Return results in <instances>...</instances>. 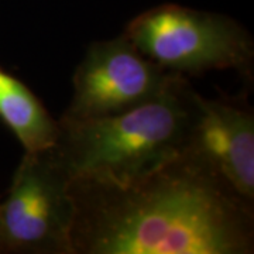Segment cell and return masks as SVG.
Listing matches in <instances>:
<instances>
[{
	"label": "cell",
	"mask_w": 254,
	"mask_h": 254,
	"mask_svg": "<svg viewBox=\"0 0 254 254\" xmlns=\"http://www.w3.org/2000/svg\"><path fill=\"white\" fill-rule=\"evenodd\" d=\"M73 254L253 253V203L190 147L125 185L71 180Z\"/></svg>",
	"instance_id": "6da1fadb"
},
{
	"label": "cell",
	"mask_w": 254,
	"mask_h": 254,
	"mask_svg": "<svg viewBox=\"0 0 254 254\" xmlns=\"http://www.w3.org/2000/svg\"><path fill=\"white\" fill-rule=\"evenodd\" d=\"M180 76L143 55L125 34L88 47L72 78L65 119L122 113L153 99Z\"/></svg>",
	"instance_id": "5b68a950"
},
{
	"label": "cell",
	"mask_w": 254,
	"mask_h": 254,
	"mask_svg": "<svg viewBox=\"0 0 254 254\" xmlns=\"http://www.w3.org/2000/svg\"><path fill=\"white\" fill-rule=\"evenodd\" d=\"M71 178L53 150L24 153L0 202V252L73 254Z\"/></svg>",
	"instance_id": "277c9868"
},
{
	"label": "cell",
	"mask_w": 254,
	"mask_h": 254,
	"mask_svg": "<svg viewBox=\"0 0 254 254\" xmlns=\"http://www.w3.org/2000/svg\"><path fill=\"white\" fill-rule=\"evenodd\" d=\"M190 147L239 196L254 202V115L246 103L196 92Z\"/></svg>",
	"instance_id": "8992f818"
},
{
	"label": "cell",
	"mask_w": 254,
	"mask_h": 254,
	"mask_svg": "<svg viewBox=\"0 0 254 254\" xmlns=\"http://www.w3.org/2000/svg\"><path fill=\"white\" fill-rule=\"evenodd\" d=\"M0 120L16 136L26 153L53 148L60 136V122L23 81L0 65Z\"/></svg>",
	"instance_id": "52a82bcc"
},
{
	"label": "cell",
	"mask_w": 254,
	"mask_h": 254,
	"mask_svg": "<svg viewBox=\"0 0 254 254\" xmlns=\"http://www.w3.org/2000/svg\"><path fill=\"white\" fill-rule=\"evenodd\" d=\"M125 36L161 68L178 75L235 69L252 73L253 38L230 18L165 4L140 14Z\"/></svg>",
	"instance_id": "3957f363"
},
{
	"label": "cell",
	"mask_w": 254,
	"mask_h": 254,
	"mask_svg": "<svg viewBox=\"0 0 254 254\" xmlns=\"http://www.w3.org/2000/svg\"><path fill=\"white\" fill-rule=\"evenodd\" d=\"M196 91L184 75L136 108L93 119H65L51 148L71 180L125 185L184 153L196 115Z\"/></svg>",
	"instance_id": "7a4b0ae2"
}]
</instances>
